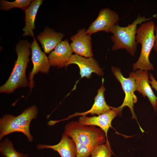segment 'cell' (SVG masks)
Instances as JSON below:
<instances>
[{"label":"cell","instance_id":"5b68a950","mask_svg":"<svg viewBox=\"0 0 157 157\" xmlns=\"http://www.w3.org/2000/svg\"><path fill=\"white\" fill-rule=\"evenodd\" d=\"M64 132L73 140L93 149L106 142L105 134L101 128L94 126L82 125L78 121H73L67 123Z\"/></svg>","mask_w":157,"mask_h":157},{"label":"cell","instance_id":"9a60e30c","mask_svg":"<svg viewBox=\"0 0 157 157\" xmlns=\"http://www.w3.org/2000/svg\"><path fill=\"white\" fill-rule=\"evenodd\" d=\"M104 79H102V84L97 91V93L94 99V102L91 108L88 110L81 113H76L69 116L66 118L58 120L57 123L61 121L69 119L72 117L78 116H85L90 114L91 115L96 114L98 115L103 114L111 109L106 102L104 93L106 90L104 85Z\"/></svg>","mask_w":157,"mask_h":157},{"label":"cell","instance_id":"44dd1931","mask_svg":"<svg viewBox=\"0 0 157 157\" xmlns=\"http://www.w3.org/2000/svg\"><path fill=\"white\" fill-rule=\"evenodd\" d=\"M74 140L76 147V157H88L91 155L94 149L76 140Z\"/></svg>","mask_w":157,"mask_h":157},{"label":"cell","instance_id":"6da1fadb","mask_svg":"<svg viewBox=\"0 0 157 157\" xmlns=\"http://www.w3.org/2000/svg\"><path fill=\"white\" fill-rule=\"evenodd\" d=\"M31 44L27 40H22L16 45L17 58L8 78L0 87V93L10 94L18 88L29 86L26 72L30 61Z\"/></svg>","mask_w":157,"mask_h":157},{"label":"cell","instance_id":"e0dca14e","mask_svg":"<svg viewBox=\"0 0 157 157\" xmlns=\"http://www.w3.org/2000/svg\"><path fill=\"white\" fill-rule=\"evenodd\" d=\"M42 0H32L30 5L24 11L25 14V25L23 28V36H29L34 37L33 30L35 28V17Z\"/></svg>","mask_w":157,"mask_h":157},{"label":"cell","instance_id":"d6986e66","mask_svg":"<svg viewBox=\"0 0 157 157\" xmlns=\"http://www.w3.org/2000/svg\"><path fill=\"white\" fill-rule=\"evenodd\" d=\"M32 0H16L13 2H9L5 0H0V9L2 10L8 11L15 8L21 9L24 11L30 5Z\"/></svg>","mask_w":157,"mask_h":157},{"label":"cell","instance_id":"5bb4252c","mask_svg":"<svg viewBox=\"0 0 157 157\" xmlns=\"http://www.w3.org/2000/svg\"><path fill=\"white\" fill-rule=\"evenodd\" d=\"M38 149H51L57 152L61 157H76L77 149L74 140L65 132L62 134L60 142L54 145L38 144L36 146Z\"/></svg>","mask_w":157,"mask_h":157},{"label":"cell","instance_id":"4fadbf2b","mask_svg":"<svg viewBox=\"0 0 157 157\" xmlns=\"http://www.w3.org/2000/svg\"><path fill=\"white\" fill-rule=\"evenodd\" d=\"M73 51L67 40L61 41L50 53L48 57L51 66L58 68L65 66Z\"/></svg>","mask_w":157,"mask_h":157},{"label":"cell","instance_id":"9c48e42d","mask_svg":"<svg viewBox=\"0 0 157 157\" xmlns=\"http://www.w3.org/2000/svg\"><path fill=\"white\" fill-rule=\"evenodd\" d=\"M109 111L97 116L88 117L86 115L79 117L78 122L81 125L97 126L104 132L106 138V143L110 145L108 139V132L110 128H113L111 125L113 120L117 116L121 115V113L117 108L111 106Z\"/></svg>","mask_w":157,"mask_h":157},{"label":"cell","instance_id":"ba28073f","mask_svg":"<svg viewBox=\"0 0 157 157\" xmlns=\"http://www.w3.org/2000/svg\"><path fill=\"white\" fill-rule=\"evenodd\" d=\"M119 19V15L115 11L109 8H103L99 11L96 19L86 30V33L91 35L101 31L109 33Z\"/></svg>","mask_w":157,"mask_h":157},{"label":"cell","instance_id":"7a4b0ae2","mask_svg":"<svg viewBox=\"0 0 157 157\" xmlns=\"http://www.w3.org/2000/svg\"><path fill=\"white\" fill-rule=\"evenodd\" d=\"M38 109L35 105L25 109L19 115L15 116L10 114L4 115L0 119V140L5 136L12 133H23L31 142L33 138L30 131L32 120L37 116Z\"/></svg>","mask_w":157,"mask_h":157},{"label":"cell","instance_id":"8fae6325","mask_svg":"<svg viewBox=\"0 0 157 157\" xmlns=\"http://www.w3.org/2000/svg\"><path fill=\"white\" fill-rule=\"evenodd\" d=\"M149 75L147 71L139 69L130 73L129 76L134 78L136 90L144 97H147L148 98L156 113L157 110V97L149 85Z\"/></svg>","mask_w":157,"mask_h":157},{"label":"cell","instance_id":"2e32d148","mask_svg":"<svg viewBox=\"0 0 157 157\" xmlns=\"http://www.w3.org/2000/svg\"><path fill=\"white\" fill-rule=\"evenodd\" d=\"M64 36L63 33L47 27L38 35L37 38L41 44L44 53H47L54 49Z\"/></svg>","mask_w":157,"mask_h":157},{"label":"cell","instance_id":"603a6c76","mask_svg":"<svg viewBox=\"0 0 157 157\" xmlns=\"http://www.w3.org/2000/svg\"><path fill=\"white\" fill-rule=\"evenodd\" d=\"M155 42L154 49L157 53V24L155 26L154 28Z\"/></svg>","mask_w":157,"mask_h":157},{"label":"cell","instance_id":"3957f363","mask_svg":"<svg viewBox=\"0 0 157 157\" xmlns=\"http://www.w3.org/2000/svg\"><path fill=\"white\" fill-rule=\"evenodd\" d=\"M151 19L147 18L145 15L141 16L140 14L133 22L126 26H121L117 24L110 29L113 34L110 39L113 44V50L124 49L131 56L135 55L138 43L135 37L137 26Z\"/></svg>","mask_w":157,"mask_h":157},{"label":"cell","instance_id":"30bf717a","mask_svg":"<svg viewBox=\"0 0 157 157\" xmlns=\"http://www.w3.org/2000/svg\"><path fill=\"white\" fill-rule=\"evenodd\" d=\"M72 64L76 65L79 67L81 78H89L93 73L100 76L103 75V69L93 57L86 58L76 54L72 55L66 64L65 68Z\"/></svg>","mask_w":157,"mask_h":157},{"label":"cell","instance_id":"7c38bea8","mask_svg":"<svg viewBox=\"0 0 157 157\" xmlns=\"http://www.w3.org/2000/svg\"><path fill=\"white\" fill-rule=\"evenodd\" d=\"M86 31L84 28L80 29L71 37L70 46L75 54L86 58L93 57L91 37L86 33Z\"/></svg>","mask_w":157,"mask_h":157},{"label":"cell","instance_id":"ac0fdd59","mask_svg":"<svg viewBox=\"0 0 157 157\" xmlns=\"http://www.w3.org/2000/svg\"><path fill=\"white\" fill-rule=\"evenodd\" d=\"M0 152L4 157H27L28 155L18 152L14 147L12 141L8 138L0 143Z\"/></svg>","mask_w":157,"mask_h":157},{"label":"cell","instance_id":"7402d4cb","mask_svg":"<svg viewBox=\"0 0 157 157\" xmlns=\"http://www.w3.org/2000/svg\"><path fill=\"white\" fill-rule=\"evenodd\" d=\"M149 76V83L151 85V87L157 91V81L152 74L150 73Z\"/></svg>","mask_w":157,"mask_h":157},{"label":"cell","instance_id":"277c9868","mask_svg":"<svg viewBox=\"0 0 157 157\" xmlns=\"http://www.w3.org/2000/svg\"><path fill=\"white\" fill-rule=\"evenodd\" d=\"M155 26L151 20L141 24L137 28L135 39L138 44H141V49L138 59L132 66L134 71L138 69L146 71L154 69L149 60V56L155 44Z\"/></svg>","mask_w":157,"mask_h":157},{"label":"cell","instance_id":"52a82bcc","mask_svg":"<svg viewBox=\"0 0 157 157\" xmlns=\"http://www.w3.org/2000/svg\"><path fill=\"white\" fill-rule=\"evenodd\" d=\"M31 49L32 54L31 60L33 67L28 78V87L30 92L34 86L33 78L35 75L39 72L45 74H48L51 66L48 57L41 50L35 37L31 44Z\"/></svg>","mask_w":157,"mask_h":157},{"label":"cell","instance_id":"8992f818","mask_svg":"<svg viewBox=\"0 0 157 157\" xmlns=\"http://www.w3.org/2000/svg\"><path fill=\"white\" fill-rule=\"evenodd\" d=\"M111 70L116 79L121 84L125 95L123 103L117 108L120 113H122L123 108L125 106L128 107L130 110L132 114L131 118L136 120L142 132H144V131L137 121L136 116L134 111V105L137 101V98L134 93L135 92L136 90V86L134 78L130 76L128 78H125L122 75L120 69L118 68L112 66Z\"/></svg>","mask_w":157,"mask_h":157},{"label":"cell","instance_id":"ffe728a7","mask_svg":"<svg viewBox=\"0 0 157 157\" xmlns=\"http://www.w3.org/2000/svg\"><path fill=\"white\" fill-rule=\"evenodd\" d=\"M113 154L110 145L106 143L97 146L93 150L91 157H111Z\"/></svg>","mask_w":157,"mask_h":157}]
</instances>
